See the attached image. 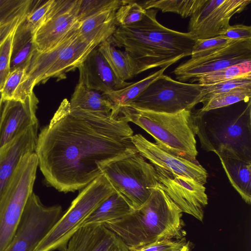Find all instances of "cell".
Returning <instances> with one entry per match:
<instances>
[{
  "label": "cell",
  "mask_w": 251,
  "mask_h": 251,
  "mask_svg": "<svg viewBox=\"0 0 251 251\" xmlns=\"http://www.w3.org/2000/svg\"><path fill=\"white\" fill-rule=\"evenodd\" d=\"M133 210L123 197L115 191L90 215L83 226L103 225L125 217Z\"/></svg>",
  "instance_id": "26"
},
{
  "label": "cell",
  "mask_w": 251,
  "mask_h": 251,
  "mask_svg": "<svg viewBox=\"0 0 251 251\" xmlns=\"http://www.w3.org/2000/svg\"><path fill=\"white\" fill-rule=\"evenodd\" d=\"M77 69L78 83L103 94L123 88L130 83L117 77L97 47L88 54Z\"/></svg>",
  "instance_id": "17"
},
{
  "label": "cell",
  "mask_w": 251,
  "mask_h": 251,
  "mask_svg": "<svg viewBox=\"0 0 251 251\" xmlns=\"http://www.w3.org/2000/svg\"><path fill=\"white\" fill-rule=\"evenodd\" d=\"M145 10L159 9L162 12H173L183 18L191 17L205 2L206 0H152L137 1Z\"/></svg>",
  "instance_id": "28"
},
{
  "label": "cell",
  "mask_w": 251,
  "mask_h": 251,
  "mask_svg": "<svg viewBox=\"0 0 251 251\" xmlns=\"http://www.w3.org/2000/svg\"><path fill=\"white\" fill-rule=\"evenodd\" d=\"M79 4V0H54L43 23L34 34L39 51L54 48L78 26Z\"/></svg>",
  "instance_id": "13"
},
{
  "label": "cell",
  "mask_w": 251,
  "mask_h": 251,
  "mask_svg": "<svg viewBox=\"0 0 251 251\" xmlns=\"http://www.w3.org/2000/svg\"><path fill=\"white\" fill-rule=\"evenodd\" d=\"M102 174L134 210L147 201L159 183L154 167L139 152L110 163Z\"/></svg>",
  "instance_id": "8"
},
{
  "label": "cell",
  "mask_w": 251,
  "mask_h": 251,
  "mask_svg": "<svg viewBox=\"0 0 251 251\" xmlns=\"http://www.w3.org/2000/svg\"><path fill=\"white\" fill-rule=\"evenodd\" d=\"M62 214L60 205L46 206L33 192L16 232L5 251H34Z\"/></svg>",
  "instance_id": "10"
},
{
  "label": "cell",
  "mask_w": 251,
  "mask_h": 251,
  "mask_svg": "<svg viewBox=\"0 0 251 251\" xmlns=\"http://www.w3.org/2000/svg\"><path fill=\"white\" fill-rule=\"evenodd\" d=\"M98 48L120 80L126 81L137 75L136 63L127 52L117 49L109 40L100 44Z\"/></svg>",
  "instance_id": "24"
},
{
  "label": "cell",
  "mask_w": 251,
  "mask_h": 251,
  "mask_svg": "<svg viewBox=\"0 0 251 251\" xmlns=\"http://www.w3.org/2000/svg\"><path fill=\"white\" fill-rule=\"evenodd\" d=\"M0 119V148L12 141L31 126L38 124L39 100L33 92L24 101H2Z\"/></svg>",
  "instance_id": "16"
},
{
  "label": "cell",
  "mask_w": 251,
  "mask_h": 251,
  "mask_svg": "<svg viewBox=\"0 0 251 251\" xmlns=\"http://www.w3.org/2000/svg\"><path fill=\"white\" fill-rule=\"evenodd\" d=\"M251 97V86L236 88L217 95L202 102V106L199 110L206 112L229 106L241 101L249 102Z\"/></svg>",
  "instance_id": "30"
},
{
  "label": "cell",
  "mask_w": 251,
  "mask_h": 251,
  "mask_svg": "<svg viewBox=\"0 0 251 251\" xmlns=\"http://www.w3.org/2000/svg\"><path fill=\"white\" fill-rule=\"evenodd\" d=\"M189 243L180 239H164L134 251H181Z\"/></svg>",
  "instance_id": "39"
},
{
  "label": "cell",
  "mask_w": 251,
  "mask_h": 251,
  "mask_svg": "<svg viewBox=\"0 0 251 251\" xmlns=\"http://www.w3.org/2000/svg\"><path fill=\"white\" fill-rule=\"evenodd\" d=\"M78 26L61 42L56 58L42 83L51 77L57 80L65 79L67 73L77 69L88 54L98 47L83 40L78 34Z\"/></svg>",
  "instance_id": "19"
},
{
  "label": "cell",
  "mask_w": 251,
  "mask_h": 251,
  "mask_svg": "<svg viewBox=\"0 0 251 251\" xmlns=\"http://www.w3.org/2000/svg\"><path fill=\"white\" fill-rule=\"evenodd\" d=\"M125 0H79L77 18L80 22L101 11L109 9H118Z\"/></svg>",
  "instance_id": "33"
},
{
  "label": "cell",
  "mask_w": 251,
  "mask_h": 251,
  "mask_svg": "<svg viewBox=\"0 0 251 251\" xmlns=\"http://www.w3.org/2000/svg\"><path fill=\"white\" fill-rule=\"evenodd\" d=\"M128 122L103 113L71 109L66 99L38 135L35 152L46 183L59 192L86 187L109 164L138 152Z\"/></svg>",
  "instance_id": "1"
},
{
  "label": "cell",
  "mask_w": 251,
  "mask_h": 251,
  "mask_svg": "<svg viewBox=\"0 0 251 251\" xmlns=\"http://www.w3.org/2000/svg\"><path fill=\"white\" fill-rule=\"evenodd\" d=\"M181 251H190L189 243H188Z\"/></svg>",
  "instance_id": "41"
},
{
  "label": "cell",
  "mask_w": 251,
  "mask_h": 251,
  "mask_svg": "<svg viewBox=\"0 0 251 251\" xmlns=\"http://www.w3.org/2000/svg\"><path fill=\"white\" fill-rule=\"evenodd\" d=\"M71 109L110 113L113 104L103 93L88 88L77 83L69 101Z\"/></svg>",
  "instance_id": "25"
},
{
  "label": "cell",
  "mask_w": 251,
  "mask_h": 251,
  "mask_svg": "<svg viewBox=\"0 0 251 251\" xmlns=\"http://www.w3.org/2000/svg\"><path fill=\"white\" fill-rule=\"evenodd\" d=\"M234 41L222 35L206 39H197L192 49L191 58H199L209 55Z\"/></svg>",
  "instance_id": "38"
},
{
  "label": "cell",
  "mask_w": 251,
  "mask_h": 251,
  "mask_svg": "<svg viewBox=\"0 0 251 251\" xmlns=\"http://www.w3.org/2000/svg\"><path fill=\"white\" fill-rule=\"evenodd\" d=\"M233 187L248 204L251 203V160L228 151L216 153Z\"/></svg>",
  "instance_id": "21"
},
{
  "label": "cell",
  "mask_w": 251,
  "mask_h": 251,
  "mask_svg": "<svg viewBox=\"0 0 251 251\" xmlns=\"http://www.w3.org/2000/svg\"><path fill=\"white\" fill-rule=\"evenodd\" d=\"M26 16L21 18L0 39V93L10 73V58L14 35L18 26L25 19Z\"/></svg>",
  "instance_id": "32"
},
{
  "label": "cell",
  "mask_w": 251,
  "mask_h": 251,
  "mask_svg": "<svg viewBox=\"0 0 251 251\" xmlns=\"http://www.w3.org/2000/svg\"><path fill=\"white\" fill-rule=\"evenodd\" d=\"M32 0H0V39L25 16Z\"/></svg>",
  "instance_id": "29"
},
{
  "label": "cell",
  "mask_w": 251,
  "mask_h": 251,
  "mask_svg": "<svg viewBox=\"0 0 251 251\" xmlns=\"http://www.w3.org/2000/svg\"><path fill=\"white\" fill-rule=\"evenodd\" d=\"M195 135L201 147L216 154L229 151L251 160V103L241 112L192 113Z\"/></svg>",
  "instance_id": "5"
},
{
  "label": "cell",
  "mask_w": 251,
  "mask_h": 251,
  "mask_svg": "<svg viewBox=\"0 0 251 251\" xmlns=\"http://www.w3.org/2000/svg\"><path fill=\"white\" fill-rule=\"evenodd\" d=\"M167 68H161L139 81L130 82L126 87L104 94L113 104L112 111L121 106L129 105L152 82L163 75Z\"/></svg>",
  "instance_id": "27"
},
{
  "label": "cell",
  "mask_w": 251,
  "mask_h": 251,
  "mask_svg": "<svg viewBox=\"0 0 251 251\" xmlns=\"http://www.w3.org/2000/svg\"><path fill=\"white\" fill-rule=\"evenodd\" d=\"M54 0H32L24 21L25 25L34 34L43 23Z\"/></svg>",
  "instance_id": "35"
},
{
  "label": "cell",
  "mask_w": 251,
  "mask_h": 251,
  "mask_svg": "<svg viewBox=\"0 0 251 251\" xmlns=\"http://www.w3.org/2000/svg\"><path fill=\"white\" fill-rule=\"evenodd\" d=\"M182 211L159 183L140 207L103 225L116 234L129 251L164 239L184 237Z\"/></svg>",
  "instance_id": "3"
},
{
  "label": "cell",
  "mask_w": 251,
  "mask_h": 251,
  "mask_svg": "<svg viewBox=\"0 0 251 251\" xmlns=\"http://www.w3.org/2000/svg\"><path fill=\"white\" fill-rule=\"evenodd\" d=\"M157 10H146L142 20L119 26L108 39L123 47L135 61L137 75L152 68L169 67L191 56L196 38L190 33L168 28L156 19Z\"/></svg>",
  "instance_id": "2"
},
{
  "label": "cell",
  "mask_w": 251,
  "mask_h": 251,
  "mask_svg": "<svg viewBox=\"0 0 251 251\" xmlns=\"http://www.w3.org/2000/svg\"><path fill=\"white\" fill-rule=\"evenodd\" d=\"M61 251H129L122 239L101 225L81 227Z\"/></svg>",
  "instance_id": "18"
},
{
  "label": "cell",
  "mask_w": 251,
  "mask_h": 251,
  "mask_svg": "<svg viewBox=\"0 0 251 251\" xmlns=\"http://www.w3.org/2000/svg\"><path fill=\"white\" fill-rule=\"evenodd\" d=\"M115 192L104 175L98 176L79 192L34 251H61L90 215Z\"/></svg>",
  "instance_id": "6"
},
{
  "label": "cell",
  "mask_w": 251,
  "mask_h": 251,
  "mask_svg": "<svg viewBox=\"0 0 251 251\" xmlns=\"http://www.w3.org/2000/svg\"><path fill=\"white\" fill-rule=\"evenodd\" d=\"M202 90V85L176 81L163 74L128 105L160 113L192 110L201 102Z\"/></svg>",
  "instance_id": "9"
},
{
  "label": "cell",
  "mask_w": 251,
  "mask_h": 251,
  "mask_svg": "<svg viewBox=\"0 0 251 251\" xmlns=\"http://www.w3.org/2000/svg\"><path fill=\"white\" fill-rule=\"evenodd\" d=\"M134 0H125V2L116 11V20L119 26L129 25L142 20L146 13Z\"/></svg>",
  "instance_id": "37"
},
{
  "label": "cell",
  "mask_w": 251,
  "mask_h": 251,
  "mask_svg": "<svg viewBox=\"0 0 251 251\" xmlns=\"http://www.w3.org/2000/svg\"><path fill=\"white\" fill-rule=\"evenodd\" d=\"M111 115L139 126L152 136L155 144L163 150L179 156L196 159L198 151L191 110L166 113L126 105L112 111Z\"/></svg>",
  "instance_id": "4"
},
{
  "label": "cell",
  "mask_w": 251,
  "mask_h": 251,
  "mask_svg": "<svg viewBox=\"0 0 251 251\" xmlns=\"http://www.w3.org/2000/svg\"><path fill=\"white\" fill-rule=\"evenodd\" d=\"M251 2V0H206L190 17L188 32L196 39L220 36L230 25V18L244 11Z\"/></svg>",
  "instance_id": "12"
},
{
  "label": "cell",
  "mask_w": 251,
  "mask_h": 251,
  "mask_svg": "<svg viewBox=\"0 0 251 251\" xmlns=\"http://www.w3.org/2000/svg\"><path fill=\"white\" fill-rule=\"evenodd\" d=\"M39 124L28 127L10 142L0 148V199L21 158L35 152Z\"/></svg>",
  "instance_id": "20"
},
{
  "label": "cell",
  "mask_w": 251,
  "mask_h": 251,
  "mask_svg": "<svg viewBox=\"0 0 251 251\" xmlns=\"http://www.w3.org/2000/svg\"><path fill=\"white\" fill-rule=\"evenodd\" d=\"M3 101L1 100L0 95V119L1 117V111H2V106Z\"/></svg>",
  "instance_id": "42"
},
{
  "label": "cell",
  "mask_w": 251,
  "mask_h": 251,
  "mask_svg": "<svg viewBox=\"0 0 251 251\" xmlns=\"http://www.w3.org/2000/svg\"><path fill=\"white\" fill-rule=\"evenodd\" d=\"M131 139L138 152L154 166L193 179L203 185L206 182L207 171L196 159L173 154L141 134L133 135Z\"/></svg>",
  "instance_id": "15"
},
{
  "label": "cell",
  "mask_w": 251,
  "mask_h": 251,
  "mask_svg": "<svg viewBox=\"0 0 251 251\" xmlns=\"http://www.w3.org/2000/svg\"><path fill=\"white\" fill-rule=\"evenodd\" d=\"M221 35L234 40L251 39V27L244 25H230Z\"/></svg>",
  "instance_id": "40"
},
{
  "label": "cell",
  "mask_w": 251,
  "mask_h": 251,
  "mask_svg": "<svg viewBox=\"0 0 251 251\" xmlns=\"http://www.w3.org/2000/svg\"><path fill=\"white\" fill-rule=\"evenodd\" d=\"M202 85L201 103L217 95L228 92L235 88L251 86V76L236 78L212 84Z\"/></svg>",
  "instance_id": "34"
},
{
  "label": "cell",
  "mask_w": 251,
  "mask_h": 251,
  "mask_svg": "<svg viewBox=\"0 0 251 251\" xmlns=\"http://www.w3.org/2000/svg\"><path fill=\"white\" fill-rule=\"evenodd\" d=\"M117 9L101 11L79 22L78 32L80 38L97 46L108 40L118 27L116 20Z\"/></svg>",
  "instance_id": "22"
},
{
  "label": "cell",
  "mask_w": 251,
  "mask_h": 251,
  "mask_svg": "<svg viewBox=\"0 0 251 251\" xmlns=\"http://www.w3.org/2000/svg\"><path fill=\"white\" fill-rule=\"evenodd\" d=\"M24 21L18 26L13 38L10 72L19 68H26L38 50L34 40V34L25 25Z\"/></svg>",
  "instance_id": "23"
},
{
  "label": "cell",
  "mask_w": 251,
  "mask_h": 251,
  "mask_svg": "<svg viewBox=\"0 0 251 251\" xmlns=\"http://www.w3.org/2000/svg\"><path fill=\"white\" fill-rule=\"evenodd\" d=\"M247 76H251V60L246 61L201 75L197 78L195 82L198 81V83L201 85H208Z\"/></svg>",
  "instance_id": "31"
},
{
  "label": "cell",
  "mask_w": 251,
  "mask_h": 251,
  "mask_svg": "<svg viewBox=\"0 0 251 251\" xmlns=\"http://www.w3.org/2000/svg\"><path fill=\"white\" fill-rule=\"evenodd\" d=\"M251 60V39L235 40L205 56L191 58L173 71L180 82L193 83L199 77Z\"/></svg>",
  "instance_id": "11"
},
{
  "label": "cell",
  "mask_w": 251,
  "mask_h": 251,
  "mask_svg": "<svg viewBox=\"0 0 251 251\" xmlns=\"http://www.w3.org/2000/svg\"><path fill=\"white\" fill-rule=\"evenodd\" d=\"M25 75V68H19L10 72L0 93L2 101H21L20 90Z\"/></svg>",
  "instance_id": "36"
},
{
  "label": "cell",
  "mask_w": 251,
  "mask_h": 251,
  "mask_svg": "<svg viewBox=\"0 0 251 251\" xmlns=\"http://www.w3.org/2000/svg\"><path fill=\"white\" fill-rule=\"evenodd\" d=\"M38 167L35 152L22 157L0 199V251H5L19 225Z\"/></svg>",
  "instance_id": "7"
},
{
  "label": "cell",
  "mask_w": 251,
  "mask_h": 251,
  "mask_svg": "<svg viewBox=\"0 0 251 251\" xmlns=\"http://www.w3.org/2000/svg\"><path fill=\"white\" fill-rule=\"evenodd\" d=\"M154 167L159 182L171 200L182 212L202 221L204 208L208 204L204 185L189 177Z\"/></svg>",
  "instance_id": "14"
}]
</instances>
